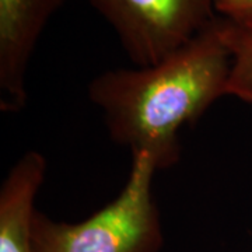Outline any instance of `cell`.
I'll list each match as a JSON object with an SVG mask.
<instances>
[{"mask_svg": "<svg viewBox=\"0 0 252 252\" xmlns=\"http://www.w3.org/2000/svg\"><path fill=\"white\" fill-rule=\"evenodd\" d=\"M231 58L217 17L161 61L102 72L89 84L109 137L130 153H147L157 170L181 157V130L228 95Z\"/></svg>", "mask_w": 252, "mask_h": 252, "instance_id": "6da1fadb", "label": "cell"}, {"mask_svg": "<svg viewBox=\"0 0 252 252\" xmlns=\"http://www.w3.org/2000/svg\"><path fill=\"white\" fill-rule=\"evenodd\" d=\"M157 171L149 154H132L119 195L79 223L56 221L36 210L32 252H160L164 231L153 192Z\"/></svg>", "mask_w": 252, "mask_h": 252, "instance_id": "7a4b0ae2", "label": "cell"}, {"mask_svg": "<svg viewBox=\"0 0 252 252\" xmlns=\"http://www.w3.org/2000/svg\"><path fill=\"white\" fill-rule=\"evenodd\" d=\"M135 66L161 61L217 17L215 0H87Z\"/></svg>", "mask_w": 252, "mask_h": 252, "instance_id": "3957f363", "label": "cell"}, {"mask_svg": "<svg viewBox=\"0 0 252 252\" xmlns=\"http://www.w3.org/2000/svg\"><path fill=\"white\" fill-rule=\"evenodd\" d=\"M64 0H0V109L27 105V74L36 44Z\"/></svg>", "mask_w": 252, "mask_h": 252, "instance_id": "277c9868", "label": "cell"}, {"mask_svg": "<svg viewBox=\"0 0 252 252\" xmlns=\"http://www.w3.org/2000/svg\"><path fill=\"white\" fill-rule=\"evenodd\" d=\"M46 175L44 154L28 150L0 187V252H32L31 225L35 200Z\"/></svg>", "mask_w": 252, "mask_h": 252, "instance_id": "5b68a950", "label": "cell"}, {"mask_svg": "<svg viewBox=\"0 0 252 252\" xmlns=\"http://www.w3.org/2000/svg\"><path fill=\"white\" fill-rule=\"evenodd\" d=\"M231 58L228 95L252 105V10L217 16Z\"/></svg>", "mask_w": 252, "mask_h": 252, "instance_id": "8992f818", "label": "cell"}, {"mask_svg": "<svg viewBox=\"0 0 252 252\" xmlns=\"http://www.w3.org/2000/svg\"><path fill=\"white\" fill-rule=\"evenodd\" d=\"M217 16H230L252 10V0H215Z\"/></svg>", "mask_w": 252, "mask_h": 252, "instance_id": "52a82bcc", "label": "cell"}]
</instances>
